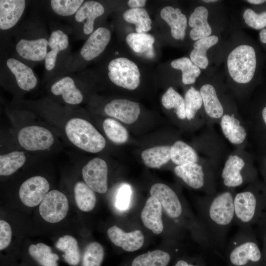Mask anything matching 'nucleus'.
Returning <instances> with one entry per match:
<instances>
[{"label": "nucleus", "mask_w": 266, "mask_h": 266, "mask_svg": "<svg viewBox=\"0 0 266 266\" xmlns=\"http://www.w3.org/2000/svg\"><path fill=\"white\" fill-rule=\"evenodd\" d=\"M104 258V250L98 242L89 243L81 257V266H101Z\"/></svg>", "instance_id": "41"}, {"label": "nucleus", "mask_w": 266, "mask_h": 266, "mask_svg": "<svg viewBox=\"0 0 266 266\" xmlns=\"http://www.w3.org/2000/svg\"><path fill=\"white\" fill-rule=\"evenodd\" d=\"M203 1L205 2H210L217 1L216 0H203Z\"/></svg>", "instance_id": "55"}, {"label": "nucleus", "mask_w": 266, "mask_h": 266, "mask_svg": "<svg viewBox=\"0 0 266 266\" xmlns=\"http://www.w3.org/2000/svg\"><path fill=\"white\" fill-rule=\"evenodd\" d=\"M126 40L133 51L136 53H142L152 48L155 38L151 34L145 33H133L127 35Z\"/></svg>", "instance_id": "42"}, {"label": "nucleus", "mask_w": 266, "mask_h": 266, "mask_svg": "<svg viewBox=\"0 0 266 266\" xmlns=\"http://www.w3.org/2000/svg\"><path fill=\"white\" fill-rule=\"evenodd\" d=\"M69 45L68 35L61 30L53 31L48 38V47L44 60L45 67L48 71L53 69L56 66L59 53L66 49Z\"/></svg>", "instance_id": "26"}, {"label": "nucleus", "mask_w": 266, "mask_h": 266, "mask_svg": "<svg viewBox=\"0 0 266 266\" xmlns=\"http://www.w3.org/2000/svg\"><path fill=\"white\" fill-rule=\"evenodd\" d=\"M104 111L108 116L127 124L135 122L140 113L139 104L126 99H115L107 103Z\"/></svg>", "instance_id": "15"}, {"label": "nucleus", "mask_w": 266, "mask_h": 266, "mask_svg": "<svg viewBox=\"0 0 266 266\" xmlns=\"http://www.w3.org/2000/svg\"><path fill=\"white\" fill-rule=\"evenodd\" d=\"M68 210V202L66 197L57 190L49 191L39 207L41 217L51 223L62 220L66 216Z\"/></svg>", "instance_id": "12"}, {"label": "nucleus", "mask_w": 266, "mask_h": 266, "mask_svg": "<svg viewBox=\"0 0 266 266\" xmlns=\"http://www.w3.org/2000/svg\"><path fill=\"white\" fill-rule=\"evenodd\" d=\"M203 101L206 124L213 126L219 123L224 112V106L214 87L210 84L203 85L199 90Z\"/></svg>", "instance_id": "16"}, {"label": "nucleus", "mask_w": 266, "mask_h": 266, "mask_svg": "<svg viewBox=\"0 0 266 266\" xmlns=\"http://www.w3.org/2000/svg\"><path fill=\"white\" fill-rule=\"evenodd\" d=\"M219 38L216 35H210L198 40L193 44L190 53V59L200 68L205 69L208 65L206 52L209 48L215 45Z\"/></svg>", "instance_id": "31"}, {"label": "nucleus", "mask_w": 266, "mask_h": 266, "mask_svg": "<svg viewBox=\"0 0 266 266\" xmlns=\"http://www.w3.org/2000/svg\"><path fill=\"white\" fill-rule=\"evenodd\" d=\"M246 124L248 134L250 132L262 135L266 139V106L262 110L259 118L255 120H244Z\"/></svg>", "instance_id": "45"}, {"label": "nucleus", "mask_w": 266, "mask_h": 266, "mask_svg": "<svg viewBox=\"0 0 266 266\" xmlns=\"http://www.w3.org/2000/svg\"><path fill=\"white\" fill-rule=\"evenodd\" d=\"M146 2L144 0H129L128 4L130 8H139L144 6Z\"/></svg>", "instance_id": "50"}, {"label": "nucleus", "mask_w": 266, "mask_h": 266, "mask_svg": "<svg viewBox=\"0 0 266 266\" xmlns=\"http://www.w3.org/2000/svg\"><path fill=\"white\" fill-rule=\"evenodd\" d=\"M256 64V52L250 45H239L232 50L228 57L229 73L237 83L246 84L251 81Z\"/></svg>", "instance_id": "7"}, {"label": "nucleus", "mask_w": 266, "mask_h": 266, "mask_svg": "<svg viewBox=\"0 0 266 266\" xmlns=\"http://www.w3.org/2000/svg\"><path fill=\"white\" fill-rule=\"evenodd\" d=\"M6 66L14 75L16 83L21 89L30 91L36 87L37 79L29 66L14 58L7 60Z\"/></svg>", "instance_id": "21"}, {"label": "nucleus", "mask_w": 266, "mask_h": 266, "mask_svg": "<svg viewBox=\"0 0 266 266\" xmlns=\"http://www.w3.org/2000/svg\"><path fill=\"white\" fill-rule=\"evenodd\" d=\"M171 145H160L146 149L141 157L144 165L150 168H159L170 161Z\"/></svg>", "instance_id": "30"}, {"label": "nucleus", "mask_w": 266, "mask_h": 266, "mask_svg": "<svg viewBox=\"0 0 266 266\" xmlns=\"http://www.w3.org/2000/svg\"><path fill=\"white\" fill-rule=\"evenodd\" d=\"M162 105L167 109H173L177 117L180 120L186 119L184 98L173 87H169L163 95Z\"/></svg>", "instance_id": "37"}, {"label": "nucleus", "mask_w": 266, "mask_h": 266, "mask_svg": "<svg viewBox=\"0 0 266 266\" xmlns=\"http://www.w3.org/2000/svg\"><path fill=\"white\" fill-rule=\"evenodd\" d=\"M103 129L107 138L115 143H123L128 139L129 133L126 129L114 119H105L103 122Z\"/></svg>", "instance_id": "40"}, {"label": "nucleus", "mask_w": 266, "mask_h": 266, "mask_svg": "<svg viewBox=\"0 0 266 266\" xmlns=\"http://www.w3.org/2000/svg\"><path fill=\"white\" fill-rule=\"evenodd\" d=\"M184 99L186 119L188 121H194L199 110L203 106L199 90L192 86L186 92Z\"/></svg>", "instance_id": "39"}, {"label": "nucleus", "mask_w": 266, "mask_h": 266, "mask_svg": "<svg viewBox=\"0 0 266 266\" xmlns=\"http://www.w3.org/2000/svg\"><path fill=\"white\" fill-rule=\"evenodd\" d=\"M263 240V248L262 249L263 259L261 266H266V233H259Z\"/></svg>", "instance_id": "49"}, {"label": "nucleus", "mask_w": 266, "mask_h": 266, "mask_svg": "<svg viewBox=\"0 0 266 266\" xmlns=\"http://www.w3.org/2000/svg\"><path fill=\"white\" fill-rule=\"evenodd\" d=\"M56 247L64 253L63 257L65 262L71 266H78L81 256L76 239L69 235L60 237L56 243Z\"/></svg>", "instance_id": "32"}, {"label": "nucleus", "mask_w": 266, "mask_h": 266, "mask_svg": "<svg viewBox=\"0 0 266 266\" xmlns=\"http://www.w3.org/2000/svg\"><path fill=\"white\" fill-rule=\"evenodd\" d=\"M233 224L239 227L258 225L266 217V184L258 179L248 184L234 197Z\"/></svg>", "instance_id": "2"}, {"label": "nucleus", "mask_w": 266, "mask_h": 266, "mask_svg": "<svg viewBox=\"0 0 266 266\" xmlns=\"http://www.w3.org/2000/svg\"><path fill=\"white\" fill-rule=\"evenodd\" d=\"M173 266H206L200 257L191 258L179 257L175 259Z\"/></svg>", "instance_id": "48"}, {"label": "nucleus", "mask_w": 266, "mask_h": 266, "mask_svg": "<svg viewBox=\"0 0 266 266\" xmlns=\"http://www.w3.org/2000/svg\"><path fill=\"white\" fill-rule=\"evenodd\" d=\"M50 185L47 180L41 176H34L25 181L19 190L21 201L28 207H34L42 201L49 192Z\"/></svg>", "instance_id": "14"}, {"label": "nucleus", "mask_w": 266, "mask_h": 266, "mask_svg": "<svg viewBox=\"0 0 266 266\" xmlns=\"http://www.w3.org/2000/svg\"><path fill=\"white\" fill-rule=\"evenodd\" d=\"M48 39L40 37L33 39L22 38L16 44V51L23 59L33 62L45 60L47 53Z\"/></svg>", "instance_id": "19"}, {"label": "nucleus", "mask_w": 266, "mask_h": 266, "mask_svg": "<svg viewBox=\"0 0 266 266\" xmlns=\"http://www.w3.org/2000/svg\"><path fill=\"white\" fill-rule=\"evenodd\" d=\"M236 189H223L198 200L199 221L212 247L220 254L226 247L228 232L234 218V197Z\"/></svg>", "instance_id": "1"}, {"label": "nucleus", "mask_w": 266, "mask_h": 266, "mask_svg": "<svg viewBox=\"0 0 266 266\" xmlns=\"http://www.w3.org/2000/svg\"><path fill=\"white\" fill-rule=\"evenodd\" d=\"M108 76L116 85L133 90L140 84V73L136 64L125 57H118L108 64Z\"/></svg>", "instance_id": "8"}, {"label": "nucleus", "mask_w": 266, "mask_h": 266, "mask_svg": "<svg viewBox=\"0 0 266 266\" xmlns=\"http://www.w3.org/2000/svg\"><path fill=\"white\" fill-rule=\"evenodd\" d=\"M260 169L264 179V182L266 184V157L265 159L262 161Z\"/></svg>", "instance_id": "52"}, {"label": "nucleus", "mask_w": 266, "mask_h": 266, "mask_svg": "<svg viewBox=\"0 0 266 266\" xmlns=\"http://www.w3.org/2000/svg\"><path fill=\"white\" fill-rule=\"evenodd\" d=\"M123 17L127 22L135 25L136 33H145L152 28V20L145 8H130L124 12Z\"/></svg>", "instance_id": "35"}, {"label": "nucleus", "mask_w": 266, "mask_h": 266, "mask_svg": "<svg viewBox=\"0 0 266 266\" xmlns=\"http://www.w3.org/2000/svg\"><path fill=\"white\" fill-rule=\"evenodd\" d=\"M84 2L83 0H52L50 5L56 14L67 17L75 14Z\"/></svg>", "instance_id": "43"}, {"label": "nucleus", "mask_w": 266, "mask_h": 266, "mask_svg": "<svg viewBox=\"0 0 266 266\" xmlns=\"http://www.w3.org/2000/svg\"><path fill=\"white\" fill-rule=\"evenodd\" d=\"M160 15L170 27L172 36L177 40H183L186 34L187 19L181 10L166 6L161 10Z\"/></svg>", "instance_id": "25"}, {"label": "nucleus", "mask_w": 266, "mask_h": 266, "mask_svg": "<svg viewBox=\"0 0 266 266\" xmlns=\"http://www.w3.org/2000/svg\"><path fill=\"white\" fill-rule=\"evenodd\" d=\"M111 38L109 30L100 27L90 34L80 51L81 57L90 61L98 57L105 50Z\"/></svg>", "instance_id": "18"}, {"label": "nucleus", "mask_w": 266, "mask_h": 266, "mask_svg": "<svg viewBox=\"0 0 266 266\" xmlns=\"http://www.w3.org/2000/svg\"><path fill=\"white\" fill-rule=\"evenodd\" d=\"M74 195L78 208L84 212H89L95 206L97 198L94 191L85 182H77L74 187Z\"/></svg>", "instance_id": "33"}, {"label": "nucleus", "mask_w": 266, "mask_h": 266, "mask_svg": "<svg viewBox=\"0 0 266 266\" xmlns=\"http://www.w3.org/2000/svg\"><path fill=\"white\" fill-rule=\"evenodd\" d=\"M26 7L24 0H0V29L7 30L15 26Z\"/></svg>", "instance_id": "20"}, {"label": "nucleus", "mask_w": 266, "mask_h": 266, "mask_svg": "<svg viewBox=\"0 0 266 266\" xmlns=\"http://www.w3.org/2000/svg\"><path fill=\"white\" fill-rule=\"evenodd\" d=\"M28 251L30 256L40 266H58L59 256L47 245L43 243L31 244Z\"/></svg>", "instance_id": "34"}, {"label": "nucleus", "mask_w": 266, "mask_h": 266, "mask_svg": "<svg viewBox=\"0 0 266 266\" xmlns=\"http://www.w3.org/2000/svg\"><path fill=\"white\" fill-rule=\"evenodd\" d=\"M107 165L100 158L92 159L82 169L85 183L94 191L100 194H104L107 190Z\"/></svg>", "instance_id": "13"}, {"label": "nucleus", "mask_w": 266, "mask_h": 266, "mask_svg": "<svg viewBox=\"0 0 266 266\" xmlns=\"http://www.w3.org/2000/svg\"><path fill=\"white\" fill-rule=\"evenodd\" d=\"M51 92L55 96H61L64 101L69 104H78L83 100L81 92L77 87L74 79L69 76L55 82L51 87Z\"/></svg>", "instance_id": "24"}, {"label": "nucleus", "mask_w": 266, "mask_h": 266, "mask_svg": "<svg viewBox=\"0 0 266 266\" xmlns=\"http://www.w3.org/2000/svg\"><path fill=\"white\" fill-rule=\"evenodd\" d=\"M225 138L234 149H245L248 131L243 119L235 111H226L218 123Z\"/></svg>", "instance_id": "9"}, {"label": "nucleus", "mask_w": 266, "mask_h": 266, "mask_svg": "<svg viewBox=\"0 0 266 266\" xmlns=\"http://www.w3.org/2000/svg\"><path fill=\"white\" fill-rule=\"evenodd\" d=\"M12 237L10 225L6 221H0V250L5 249L9 245Z\"/></svg>", "instance_id": "47"}, {"label": "nucleus", "mask_w": 266, "mask_h": 266, "mask_svg": "<svg viewBox=\"0 0 266 266\" xmlns=\"http://www.w3.org/2000/svg\"><path fill=\"white\" fill-rule=\"evenodd\" d=\"M200 158L197 151L182 140H176L171 146L170 161L176 166L197 163Z\"/></svg>", "instance_id": "29"}, {"label": "nucleus", "mask_w": 266, "mask_h": 266, "mask_svg": "<svg viewBox=\"0 0 266 266\" xmlns=\"http://www.w3.org/2000/svg\"><path fill=\"white\" fill-rule=\"evenodd\" d=\"M228 266H261L263 255L251 227H239L225 249Z\"/></svg>", "instance_id": "3"}, {"label": "nucleus", "mask_w": 266, "mask_h": 266, "mask_svg": "<svg viewBox=\"0 0 266 266\" xmlns=\"http://www.w3.org/2000/svg\"><path fill=\"white\" fill-rule=\"evenodd\" d=\"M257 226L259 233H266V217L263 219Z\"/></svg>", "instance_id": "51"}, {"label": "nucleus", "mask_w": 266, "mask_h": 266, "mask_svg": "<svg viewBox=\"0 0 266 266\" xmlns=\"http://www.w3.org/2000/svg\"><path fill=\"white\" fill-rule=\"evenodd\" d=\"M19 143L28 151H42L50 148L54 142L52 133L39 126H27L21 129L17 135Z\"/></svg>", "instance_id": "10"}, {"label": "nucleus", "mask_w": 266, "mask_h": 266, "mask_svg": "<svg viewBox=\"0 0 266 266\" xmlns=\"http://www.w3.org/2000/svg\"><path fill=\"white\" fill-rule=\"evenodd\" d=\"M208 10L204 6L196 7L190 15L189 25L192 28L190 32L191 38L193 40L210 36L211 28L207 22Z\"/></svg>", "instance_id": "27"}, {"label": "nucleus", "mask_w": 266, "mask_h": 266, "mask_svg": "<svg viewBox=\"0 0 266 266\" xmlns=\"http://www.w3.org/2000/svg\"><path fill=\"white\" fill-rule=\"evenodd\" d=\"M174 173L190 188L203 192L205 195L216 194L218 169L208 160L200 157L197 163L174 167Z\"/></svg>", "instance_id": "5"}, {"label": "nucleus", "mask_w": 266, "mask_h": 266, "mask_svg": "<svg viewBox=\"0 0 266 266\" xmlns=\"http://www.w3.org/2000/svg\"><path fill=\"white\" fill-rule=\"evenodd\" d=\"M171 66L181 70L182 81L185 85L194 84L201 73L200 68L187 57H182L172 61Z\"/></svg>", "instance_id": "38"}, {"label": "nucleus", "mask_w": 266, "mask_h": 266, "mask_svg": "<svg viewBox=\"0 0 266 266\" xmlns=\"http://www.w3.org/2000/svg\"><path fill=\"white\" fill-rule=\"evenodd\" d=\"M68 140L76 147L89 153L102 150L106 141L103 136L89 122L80 118L69 119L65 126Z\"/></svg>", "instance_id": "6"}, {"label": "nucleus", "mask_w": 266, "mask_h": 266, "mask_svg": "<svg viewBox=\"0 0 266 266\" xmlns=\"http://www.w3.org/2000/svg\"><path fill=\"white\" fill-rule=\"evenodd\" d=\"M245 23L255 30L262 29L266 27V11L257 13L252 9H246L243 14Z\"/></svg>", "instance_id": "44"}, {"label": "nucleus", "mask_w": 266, "mask_h": 266, "mask_svg": "<svg viewBox=\"0 0 266 266\" xmlns=\"http://www.w3.org/2000/svg\"><path fill=\"white\" fill-rule=\"evenodd\" d=\"M174 256L169 251L154 250L135 257L129 266H168Z\"/></svg>", "instance_id": "28"}, {"label": "nucleus", "mask_w": 266, "mask_h": 266, "mask_svg": "<svg viewBox=\"0 0 266 266\" xmlns=\"http://www.w3.org/2000/svg\"><path fill=\"white\" fill-rule=\"evenodd\" d=\"M162 209L159 201L151 196L147 200L141 212V219L143 225L155 234H160L164 230Z\"/></svg>", "instance_id": "23"}, {"label": "nucleus", "mask_w": 266, "mask_h": 266, "mask_svg": "<svg viewBox=\"0 0 266 266\" xmlns=\"http://www.w3.org/2000/svg\"><path fill=\"white\" fill-rule=\"evenodd\" d=\"M261 41L263 43H266V29H263L260 33Z\"/></svg>", "instance_id": "53"}, {"label": "nucleus", "mask_w": 266, "mask_h": 266, "mask_svg": "<svg viewBox=\"0 0 266 266\" xmlns=\"http://www.w3.org/2000/svg\"><path fill=\"white\" fill-rule=\"evenodd\" d=\"M223 189H236L257 179L252 157L245 149L229 152L219 174Z\"/></svg>", "instance_id": "4"}, {"label": "nucleus", "mask_w": 266, "mask_h": 266, "mask_svg": "<svg viewBox=\"0 0 266 266\" xmlns=\"http://www.w3.org/2000/svg\"><path fill=\"white\" fill-rule=\"evenodd\" d=\"M26 157L22 151H13L0 156V175L8 176L15 172L25 164Z\"/></svg>", "instance_id": "36"}, {"label": "nucleus", "mask_w": 266, "mask_h": 266, "mask_svg": "<svg viewBox=\"0 0 266 266\" xmlns=\"http://www.w3.org/2000/svg\"><path fill=\"white\" fill-rule=\"evenodd\" d=\"M107 233L111 242L126 252L137 251L142 247L144 243V235L140 230L126 233L114 225L108 229Z\"/></svg>", "instance_id": "17"}, {"label": "nucleus", "mask_w": 266, "mask_h": 266, "mask_svg": "<svg viewBox=\"0 0 266 266\" xmlns=\"http://www.w3.org/2000/svg\"><path fill=\"white\" fill-rule=\"evenodd\" d=\"M104 12L103 6L94 0L84 1L74 14L75 20L83 25V31L85 34H91L94 31L96 19Z\"/></svg>", "instance_id": "22"}, {"label": "nucleus", "mask_w": 266, "mask_h": 266, "mask_svg": "<svg viewBox=\"0 0 266 266\" xmlns=\"http://www.w3.org/2000/svg\"><path fill=\"white\" fill-rule=\"evenodd\" d=\"M131 186L127 184L122 185L117 194L116 206L120 210L127 209L129 206L132 196Z\"/></svg>", "instance_id": "46"}, {"label": "nucleus", "mask_w": 266, "mask_h": 266, "mask_svg": "<svg viewBox=\"0 0 266 266\" xmlns=\"http://www.w3.org/2000/svg\"><path fill=\"white\" fill-rule=\"evenodd\" d=\"M150 194L159 201L169 218L178 222V220L184 217L185 213L184 205L172 188L164 183H156L151 187Z\"/></svg>", "instance_id": "11"}, {"label": "nucleus", "mask_w": 266, "mask_h": 266, "mask_svg": "<svg viewBox=\"0 0 266 266\" xmlns=\"http://www.w3.org/2000/svg\"><path fill=\"white\" fill-rule=\"evenodd\" d=\"M248 2L254 4H260L265 2H266V0H247Z\"/></svg>", "instance_id": "54"}]
</instances>
